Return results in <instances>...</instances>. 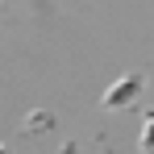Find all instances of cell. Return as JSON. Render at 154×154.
<instances>
[{
    "mask_svg": "<svg viewBox=\"0 0 154 154\" xmlns=\"http://www.w3.org/2000/svg\"><path fill=\"white\" fill-rule=\"evenodd\" d=\"M142 88H146V79H142V75H125V79H117V83L104 92V108H129V104H137Z\"/></svg>",
    "mask_w": 154,
    "mask_h": 154,
    "instance_id": "obj_1",
    "label": "cell"
},
{
    "mask_svg": "<svg viewBox=\"0 0 154 154\" xmlns=\"http://www.w3.org/2000/svg\"><path fill=\"white\" fill-rule=\"evenodd\" d=\"M137 150H142V154H154V112H146V121H142V137H137Z\"/></svg>",
    "mask_w": 154,
    "mask_h": 154,
    "instance_id": "obj_2",
    "label": "cell"
},
{
    "mask_svg": "<svg viewBox=\"0 0 154 154\" xmlns=\"http://www.w3.org/2000/svg\"><path fill=\"white\" fill-rule=\"evenodd\" d=\"M0 154H4V146H0Z\"/></svg>",
    "mask_w": 154,
    "mask_h": 154,
    "instance_id": "obj_3",
    "label": "cell"
}]
</instances>
